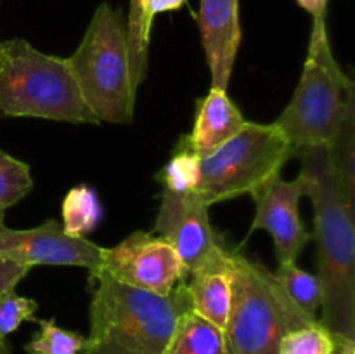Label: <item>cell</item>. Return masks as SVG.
Masks as SVG:
<instances>
[{
	"mask_svg": "<svg viewBox=\"0 0 355 354\" xmlns=\"http://www.w3.org/2000/svg\"><path fill=\"white\" fill-rule=\"evenodd\" d=\"M297 156L307 184L305 196L314 207L321 323L333 335L355 340V198L331 167L326 148H305Z\"/></svg>",
	"mask_w": 355,
	"mask_h": 354,
	"instance_id": "1",
	"label": "cell"
},
{
	"mask_svg": "<svg viewBox=\"0 0 355 354\" xmlns=\"http://www.w3.org/2000/svg\"><path fill=\"white\" fill-rule=\"evenodd\" d=\"M90 335L82 354H163L189 311L186 283L158 295L90 271Z\"/></svg>",
	"mask_w": 355,
	"mask_h": 354,
	"instance_id": "2",
	"label": "cell"
},
{
	"mask_svg": "<svg viewBox=\"0 0 355 354\" xmlns=\"http://www.w3.org/2000/svg\"><path fill=\"white\" fill-rule=\"evenodd\" d=\"M0 115L99 125L68 58L45 54L24 38L0 45Z\"/></svg>",
	"mask_w": 355,
	"mask_h": 354,
	"instance_id": "3",
	"label": "cell"
},
{
	"mask_svg": "<svg viewBox=\"0 0 355 354\" xmlns=\"http://www.w3.org/2000/svg\"><path fill=\"white\" fill-rule=\"evenodd\" d=\"M87 106L99 124H130L135 94L127 38V17L99 3L78 47L68 58Z\"/></svg>",
	"mask_w": 355,
	"mask_h": 354,
	"instance_id": "4",
	"label": "cell"
},
{
	"mask_svg": "<svg viewBox=\"0 0 355 354\" xmlns=\"http://www.w3.org/2000/svg\"><path fill=\"white\" fill-rule=\"evenodd\" d=\"M354 94V82L333 54L326 17H314L300 82L274 124L297 155L305 148H328Z\"/></svg>",
	"mask_w": 355,
	"mask_h": 354,
	"instance_id": "5",
	"label": "cell"
},
{
	"mask_svg": "<svg viewBox=\"0 0 355 354\" xmlns=\"http://www.w3.org/2000/svg\"><path fill=\"white\" fill-rule=\"evenodd\" d=\"M315 321L260 262L234 252V301L224 330L227 354H279L290 330Z\"/></svg>",
	"mask_w": 355,
	"mask_h": 354,
	"instance_id": "6",
	"label": "cell"
},
{
	"mask_svg": "<svg viewBox=\"0 0 355 354\" xmlns=\"http://www.w3.org/2000/svg\"><path fill=\"white\" fill-rule=\"evenodd\" d=\"M297 153L274 124L246 121L225 144L200 160V180L194 189L208 208L232 198L259 193L281 176Z\"/></svg>",
	"mask_w": 355,
	"mask_h": 354,
	"instance_id": "7",
	"label": "cell"
},
{
	"mask_svg": "<svg viewBox=\"0 0 355 354\" xmlns=\"http://www.w3.org/2000/svg\"><path fill=\"white\" fill-rule=\"evenodd\" d=\"M104 271L116 281L158 295H168L187 278L175 250L158 235L134 231L111 248H103Z\"/></svg>",
	"mask_w": 355,
	"mask_h": 354,
	"instance_id": "8",
	"label": "cell"
},
{
	"mask_svg": "<svg viewBox=\"0 0 355 354\" xmlns=\"http://www.w3.org/2000/svg\"><path fill=\"white\" fill-rule=\"evenodd\" d=\"M153 233L162 236L175 250L187 274L231 250L222 243L211 226L208 207L194 193L175 194L163 191Z\"/></svg>",
	"mask_w": 355,
	"mask_h": 354,
	"instance_id": "9",
	"label": "cell"
},
{
	"mask_svg": "<svg viewBox=\"0 0 355 354\" xmlns=\"http://www.w3.org/2000/svg\"><path fill=\"white\" fill-rule=\"evenodd\" d=\"M104 246L66 235L62 224L49 219L38 228L10 229L0 221V259L23 266H78L97 271Z\"/></svg>",
	"mask_w": 355,
	"mask_h": 354,
	"instance_id": "10",
	"label": "cell"
},
{
	"mask_svg": "<svg viewBox=\"0 0 355 354\" xmlns=\"http://www.w3.org/2000/svg\"><path fill=\"white\" fill-rule=\"evenodd\" d=\"M305 189L307 184L300 174L293 180H284L279 176L252 196L255 200V217L250 233L257 229L269 233L274 239L277 264L297 262V257L312 239L298 212Z\"/></svg>",
	"mask_w": 355,
	"mask_h": 354,
	"instance_id": "11",
	"label": "cell"
},
{
	"mask_svg": "<svg viewBox=\"0 0 355 354\" xmlns=\"http://www.w3.org/2000/svg\"><path fill=\"white\" fill-rule=\"evenodd\" d=\"M211 87L227 90L241 45L239 0H200L196 14Z\"/></svg>",
	"mask_w": 355,
	"mask_h": 354,
	"instance_id": "12",
	"label": "cell"
},
{
	"mask_svg": "<svg viewBox=\"0 0 355 354\" xmlns=\"http://www.w3.org/2000/svg\"><path fill=\"white\" fill-rule=\"evenodd\" d=\"M191 311L208 323L225 330L234 301V250L187 274Z\"/></svg>",
	"mask_w": 355,
	"mask_h": 354,
	"instance_id": "13",
	"label": "cell"
},
{
	"mask_svg": "<svg viewBox=\"0 0 355 354\" xmlns=\"http://www.w3.org/2000/svg\"><path fill=\"white\" fill-rule=\"evenodd\" d=\"M246 121L227 90L211 87L210 92L198 101L193 132L186 134V139L193 151L203 158L234 137Z\"/></svg>",
	"mask_w": 355,
	"mask_h": 354,
	"instance_id": "14",
	"label": "cell"
},
{
	"mask_svg": "<svg viewBox=\"0 0 355 354\" xmlns=\"http://www.w3.org/2000/svg\"><path fill=\"white\" fill-rule=\"evenodd\" d=\"M163 354H227L224 332L189 309L180 316Z\"/></svg>",
	"mask_w": 355,
	"mask_h": 354,
	"instance_id": "15",
	"label": "cell"
},
{
	"mask_svg": "<svg viewBox=\"0 0 355 354\" xmlns=\"http://www.w3.org/2000/svg\"><path fill=\"white\" fill-rule=\"evenodd\" d=\"M61 224L66 235L85 238L99 226L103 205L96 189L87 184L73 186L61 203Z\"/></svg>",
	"mask_w": 355,
	"mask_h": 354,
	"instance_id": "16",
	"label": "cell"
},
{
	"mask_svg": "<svg viewBox=\"0 0 355 354\" xmlns=\"http://www.w3.org/2000/svg\"><path fill=\"white\" fill-rule=\"evenodd\" d=\"M326 153L345 189L355 198V94L349 99L345 115Z\"/></svg>",
	"mask_w": 355,
	"mask_h": 354,
	"instance_id": "17",
	"label": "cell"
},
{
	"mask_svg": "<svg viewBox=\"0 0 355 354\" xmlns=\"http://www.w3.org/2000/svg\"><path fill=\"white\" fill-rule=\"evenodd\" d=\"M274 278L284 288L288 297L304 312L315 318L322 304V288L318 274H311L297 266V262H281L274 271Z\"/></svg>",
	"mask_w": 355,
	"mask_h": 354,
	"instance_id": "18",
	"label": "cell"
},
{
	"mask_svg": "<svg viewBox=\"0 0 355 354\" xmlns=\"http://www.w3.org/2000/svg\"><path fill=\"white\" fill-rule=\"evenodd\" d=\"M200 160L187 142L186 135H182L175 153L159 174V179L165 184V191L175 194L194 193L200 180Z\"/></svg>",
	"mask_w": 355,
	"mask_h": 354,
	"instance_id": "19",
	"label": "cell"
},
{
	"mask_svg": "<svg viewBox=\"0 0 355 354\" xmlns=\"http://www.w3.org/2000/svg\"><path fill=\"white\" fill-rule=\"evenodd\" d=\"M142 2L144 0H130V9H128L127 17L128 51H130L132 76H134L135 87L141 85L148 75L149 40H151V28L144 21Z\"/></svg>",
	"mask_w": 355,
	"mask_h": 354,
	"instance_id": "20",
	"label": "cell"
},
{
	"mask_svg": "<svg viewBox=\"0 0 355 354\" xmlns=\"http://www.w3.org/2000/svg\"><path fill=\"white\" fill-rule=\"evenodd\" d=\"M40 332L24 346L26 354H82L87 337L55 325V319H37Z\"/></svg>",
	"mask_w": 355,
	"mask_h": 354,
	"instance_id": "21",
	"label": "cell"
},
{
	"mask_svg": "<svg viewBox=\"0 0 355 354\" xmlns=\"http://www.w3.org/2000/svg\"><path fill=\"white\" fill-rule=\"evenodd\" d=\"M33 184L30 165L0 149V212L23 200Z\"/></svg>",
	"mask_w": 355,
	"mask_h": 354,
	"instance_id": "22",
	"label": "cell"
},
{
	"mask_svg": "<svg viewBox=\"0 0 355 354\" xmlns=\"http://www.w3.org/2000/svg\"><path fill=\"white\" fill-rule=\"evenodd\" d=\"M335 337L321 321L290 330L281 339L279 354H333Z\"/></svg>",
	"mask_w": 355,
	"mask_h": 354,
	"instance_id": "23",
	"label": "cell"
},
{
	"mask_svg": "<svg viewBox=\"0 0 355 354\" xmlns=\"http://www.w3.org/2000/svg\"><path fill=\"white\" fill-rule=\"evenodd\" d=\"M38 311L37 301L9 290L0 294V339L16 332L23 323L37 321L35 312Z\"/></svg>",
	"mask_w": 355,
	"mask_h": 354,
	"instance_id": "24",
	"label": "cell"
},
{
	"mask_svg": "<svg viewBox=\"0 0 355 354\" xmlns=\"http://www.w3.org/2000/svg\"><path fill=\"white\" fill-rule=\"evenodd\" d=\"M31 267L17 264L9 259H0V294L9 290H16L17 283L26 278Z\"/></svg>",
	"mask_w": 355,
	"mask_h": 354,
	"instance_id": "25",
	"label": "cell"
},
{
	"mask_svg": "<svg viewBox=\"0 0 355 354\" xmlns=\"http://www.w3.org/2000/svg\"><path fill=\"white\" fill-rule=\"evenodd\" d=\"M184 3H186V0H144L142 2V12H144L146 24L151 28L156 14L179 10L180 7H184Z\"/></svg>",
	"mask_w": 355,
	"mask_h": 354,
	"instance_id": "26",
	"label": "cell"
},
{
	"mask_svg": "<svg viewBox=\"0 0 355 354\" xmlns=\"http://www.w3.org/2000/svg\"><path fill=\"white\" fill-rule=\"evenodd\" d=\"M297 3L314 19V17H326L329 0H297Z\"/></svg>",
	"mask_w": 355,
	"mask_h": 354,
	"instance_id": "27",
	"label": "cell"
},
{
	"mask_svg": "<svg viewBox=\"0 0 355 354\" xmlns=\"http://www.w3.org/2000/svg\"><path fill=\"white\" fill-rule=\"evenodd\" d=\"M335 337V347H333V354H355V340L347 339L342 335Z\"/></svg>",
	"mask_w": 355,
	"mask_h": 354,
	"instance_id": "28",
	"label": "cell"
},
{
	"mask_svg": "<svg viewBox=\"0 0 355 354\" xmlns=\"http://www.w3.org/2000/svg\"><path fill=\"white\" fill-rule=\"evenodd\" d=\"M0 354H10L9 346H7L6 339H0Z\"/></svg>",
	"mask_w": 355,
	"mask_h": 354,
	"instance_id": "29",
	"label": "cell"
},
{
	"mask_svg": "<svg viewBox=\"0 0 355 354\" xmlns=\"http://www.w3.org/2000/svg\"><path fill=\"white\" fill-rule=\"evenodd\" d=\"M0 221H3V212H0Z\"/></svg>",
	"mask_w": 355,
	"mask_h": 354,
	"instance_id": "30",
	"label": "cell"
},
{
	"mask_svg": "<svg viewBox=\"0 0 355 354\" xmlns=\"http://www.w3.org/2000/svg\"><path fill=\"white\" fill-rule=\"evenodd\" d=\"M0 45H2V40H0Z\"/></svg>",
	"mask_w": 355,
	"mask_h": 354,
	"instance_id": "31",
	"label": "cell"
}]
</instances>
